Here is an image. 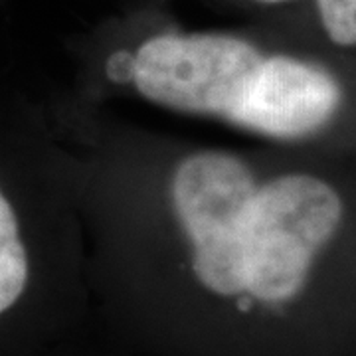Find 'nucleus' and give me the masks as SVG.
<instances>
[{
    "label": "nucleus",
    "instance_id": "obj_1",
    "mask_svg": "<svg viewBox=\"0 0 356 356\" xmlns=\"http://www.w3.org/2000/svg\"><path fill=\"white\" fill-rule=\"evenodd\" d=\"M51 113L74 156L91 321L109 348L264 356L269 325L311 293L346 228L339 184L79 97Z\"/></svg>",
    "mask_w": 356,
    "mask_h": 356
},
{
    "label": "nucleus",
    "instance_id": "obj_2",
    "mask_svg": "<svg viewBox=\"0 0 356 356\" xmlns=\"http://www.w3.org/2000/svg\"><path fill=\"white\" fill-rule=\"evenodd\" d=\"M79 99H127L271 143L331 129L344 86L329 65L269 48L248 28H188L161 2L105 18L72 44Z\"/></svg>",
    "mask_w": 356,
    "mask_h": 356
},
{
    "label": "nucleus",
    "instance_id": "obj_3",
    "mask_svg": "<svg viewBox=\"0 0 356 356\" xmlns=\"http://www.w3.org/2000/svg\"><path fill=\"white\" fill-rule=\"evenodd\" d=\"M91 323L76 166L56 117L0 102V356H54Z\"/></svg>",
    "mask_w": 356,
    "mask_h": 356
},
{
    "label": "nucleus",
    "instance_id": "obj_4",
    "mask_svg": "<svg viewBox=\"0 0 356 356\" xmlns=\"http://www.w3.org/2000/svg\"><path fill=\"white\" fill-rule=\"evenodd\" d=\"M315 22L325 40L341 48H356V0H313Z\"/></svg>",
    "mask_w": 356,
    "mask_h": 356
},
{
    "label": "nucleus",
    "instance_id": "obj_5",
    "mask_svg": "<svg viewBox=\"0 0 356 356\" xmlns=\"http://www.w3.org/2000/svg\"><path fill=\"white\" fill-rule=\"evenodd\" d=\"M210 8H216L222 13L229 10H242V13H259V10H273L291 6L299 0H202Z\"/></svg>",
    "mask_w": 356,
    "mask_h": 356
},
{
    "label": "nucleus",
    "instance_id": "obj_6",
    "mask_svg": "<svg viewBox=\"0 0 356 356\" xmlns=\"http://www.w3.org/2000/svg\"><path fill=\"white\" fill-rule=\"evenodd\" d=\"M86 356H149V355H135V353H123V350L107 348V353H103V355H86Z\"/></svg>",
    "mask_w": 356,
    "mask_h": 356
},
{
    "label": "nucleus",
    "instance_id": "obj_7",
    "mask_svg": "<svg viewBox=\"0 0 356 356\" xmlns=\"http://www.w3.org/2000/svg\"><path fill=\"white\" fill-rule=\"evenodd\" d=\"M64 356H86V355H76V353H72V350H67Z\"/></svg>",
    "mask_w": 356,
    "mask_h": 356
}]
</instances>
